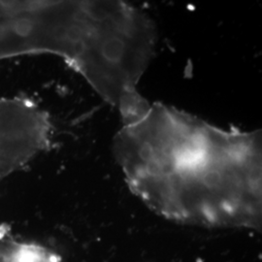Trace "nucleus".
<instances>
[{
    "label": "nucleus",
    "mask_w": 262,
    "mask_h": 262,
    "mask_svg": "<svg viewBox=\"0 0 262 262\" xmlns=\"http://www.w3.org/2000/svg\"><path fill=\"white\" fill-rule=\"evenodd\" d=\"M261 131L226 130L165 104L123 124L113 152L131 191L186 225L258 230Z\"/></svg>",
    "instance_id": "obj_1"
},
{
    "label": "nucleus",
    "mask_w": 262,
    "mask_h": 262,
    "mask_svg": "<svg viewBox=\"0 0 262 262\" xmlns=\"http://www.w3.org/2000/svg\"><path fill=\"white\" fill-rule=\"evenodd\" d=\"M51 132L47 113L32 100L0 99V181L47 150Z\"/></svg>",
    "instance_id": "obj_2"
}]
</instances>
